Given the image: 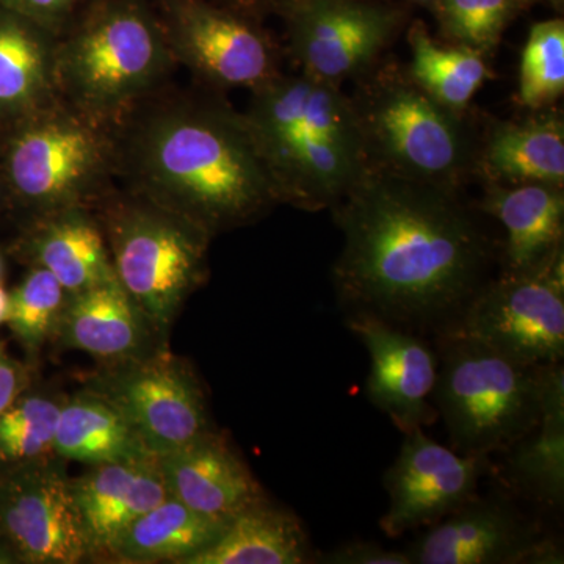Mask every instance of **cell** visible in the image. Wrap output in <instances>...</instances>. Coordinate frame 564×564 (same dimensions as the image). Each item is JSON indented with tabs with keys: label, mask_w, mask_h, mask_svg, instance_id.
I'll return each instance as SVG.
<instances>
[{
	"label": "cell",
	"mask_w": 564,
	"mask_h": 564,
	"mask_svg": "<svg viewBox=\"0 0 564 564\" xmlns=\"http://www.w3.org/2000/svg\"><path fill=\"white\" fill-rule=\"evenodd\" d=\"M162 3L170 51L207 84L256 90L282 74L280 51L258 21L210 0Z\"/></svg>",
	"instance_id": "12"
},
{
	"label": "cell",
	"mask_w": 564,
	"mask_h": 564,
	"mask_svg": "<svg viewBox=\"0 0 564 564\" xmlns=\"http://www.w3.org/2000/svg\"><path fill=\"white\" fill-rule=\"evenodd\" d=\"M433 400L462 455L489 456L527 436L541 413L543 366L511 361L462 333L436 337Z\"/></svg>",
	"instance_id": "5"
},
{
	"label": "cell",
	"mask_w": 564,
	"mask_h": 564,
	"mask_svg": "<svg viewBox=\"0 0 564 564\" xmlns=\"http://www.w3.org/2000/svg\"><path fill=\"white\" fill-rule=\"evenodd\" d=\"M404 436L383 481L389 508L380 525L389 538L441 521L477 496L481 478L491 469L489 456L458 454L423 429Z\"/></svg>",
	"instance_id": "14"
},
{
	"label": "cell",
	"mask_w": 564,
	"mask_h": 564,
	"mask_svg": "<svg viewBox=\"0 0 564 564\" xmlns=\"http://www.w3.org/2000/svg\"><path fill=\"white\" fill-rule=\"evenodd\" d=\"M87 388L120 411L155 458L214 432L202 383L192 367L166 348L106 366Z\"/></svg>",
	"instance_id": "10"
},
{
	"label": "cell",
	"mask_w": 564,
	"mask_h": 564,
	"mask_svg": "<svg viewBox=\"0 0 564 564\" xmlns=\"http://www.w3.org/2000/svg\"><path fill=\"white\" fill-rule=\"evenodd\" d=\"M106 228L117 281L166 337L206 278L210 234L148 198L111 210Z\"/></svg>",
	"instance_id": "6"
},
{
	"label": "cell",
	"mask_w": 564,
	"mask_h": 564,
	"mask_svg": "<svg viewBox=\"0 0 564 564\" xmlns=\"http://www.w3.org/2000/svg\"><path fill=\"white\" fill-rule=\"evenodd\" d=\"M564 93V21L536 22L530 28L518 77V104L524 111L556 107Z\"/></svg>",
	"instance_id": "31"
},
{
	"label": "cell",
	"mask_w": 564,
	"mask_h": 564,
	"mask_svg": "<svg viewBox=\"0 0 564 564\" xmlns=\"http://www.w3.org/2000/svg\"><path fill=\"white\" fill-rule=\"evenodd\" d=\"M348 96L369 169L456 193L474 180L477 118L434 101L393 55L352 82Z\"/></svg>",
	"instance_id": "4"
},
{
	"label": "cell",
	"mask_w": 564,
	"mask_h": 564,
	"mask_svg": "<svg viewBox=\"0 0 564 564\" xmlns=\"http://www.w3.org/2000/svg\"><path fill=\"white\" fill-rule=\"evenodd\" d=\"M278 17L300 73L343 88L391 54L408 28L406 7L383 0H292Z\"/></svg>",
	"instance_id": "9"
},
{
	"label": "cell",
	"mask_w": 564,
	"mask_h": 564,
	"mask_svg": "<svg viewBox=\"0 0 564 564\" xmlns=\"http://www.w3.org/2000/svg\"><path fill=\"white\" fill-rule=\"evenodd\" d=\"M82 0H0V7L35 22L46 31L61 25Z\"/></svg>",
	"instance_id": "34"
},
{
	"label": "cell",
	"mask_w": 564,
	"mask_h": 564,
	"mask_svg": "<svg viewBox=\"0 0 564 564\" xmlns=\"http://www.w3.org/2000/svg\"><path fill=\"white\" fill-rule=\"evenodd\" d=\"M477 209L502 226L500 273L529 272L564 248V187L484 185Z\"/></svg>",
	"instance_id": "21"
},
{
	"label": "cell",
	"mask_w": 564,
	"mask_h": 564,
	"mask_svg": "<svg viewBox=\"0 0 564 564\" xmlns=\"http://www.w3.org/2000/svg\"><path fill=\"white\" fill-rule=\"evenodd\" d=\"M452 332L525 366L562 362L564 248L529 272L491 278Z\"/></svg>",
	"instance_id": "8"
},
{
	"label": "cell",
	"mask_w": 564,
	"mask_h": 564,
	"mask_svg": "<svg viewBox=\"0 0 564 564\" xmlns=\"http://www.w3.org/2000/svg\"><path fill=\"white\" fill-rule=\"evenodd\" d=\"M68 296L54 274L41 267L10 293L7 323L29 351H39L57 337Z\"/></svg>",
	"instance_id": "32"
},
{
	"label": "cell",
	"mask_w": 564,
	"mask_h": 564,
	"mask_svg": "<svg viewBox=\"0 0 564 564\" xmlns=\"http://www.w3.org/2000/svg\"><path fill=\"white\" fill-rule=\"evenodd\" d=\"M165 339L117 280L69 295L55 337L63 347L88 352L104 366L144 358L166 348Z\"/></svg>",
	"instance_id": "20"
},
{
	"label": "cell",
	"mask_w": 564,
	"mask_h": 564,
	"mask_svg": "<svg viewBox=\"0 0 564 564\" xmlns=\"http://www.w3.org/2000/svg\"><path fill=\"white\" fill-rule=\"evenodd\" d=\"M413 564H551L562 551L503 500L474 496L406 549Z\"/></svg>",
	"instance_id": "15"
},
{
	"label": "cell",
	"mask_w": 564,
	"mask_h": 564,
	"mask_svg": "<svg viewBox=\"0 0 564 564\" xmlns=\"http://www.w3.org/2000/svg\"><path fill=\"white\" fill-rule=\"evenodd\" d=\"M0 534L20 562L90 560L73 478L58 456L18 464L0 478Z\"/></svg>",
	"instance_id": "11"
},
{
	"label": "cell",
	"mask_w": 564,
	"mask_h": 564,
	"mask_svg": "<svg viewBox=\"0 0 564 564\" xmlns=\"http://www.w3.org/2000/svg\"><path fill=\"white\" fill-rule=\"evenodd\" d=\"M158 462L170 496L223 524L267 499L242 456L215 430Z\"/></svg>",
	"instance_id": "18"
},
{
	"label": "cell",
	"mask_w": 564,
	"mask_h": 564,
	"mask_svg": "<svg viewBox=\"0 0 564 564\" xmlns=\"http://www.w3.org/2000/svg\"><path fill=\"white\" fill-rule=\"evenodd\" d=\"M329 210L344 237L333 284L347 315L436 339L491 280V240L459 193L369 169Z\"/></svg>",
	"instance_id": "1"
},
{
	"label": "cell",
	"mask_w": 564,
	"mask_h": 564,
	"mask_svg": "<svg viewBox=\"0 0 564 564\" xmlns=\"http://www.w3.org/2000/svg\"><path fill=\"white\" fill-rule=\"evenodd\" d=\"M29 245L32 261L68 295L117 280L101 229L79 207L47 215Z\"/></svg>",
	"instance_id": "23"
},
{
	"label": "cell",
	"mask_w": 564,
	"mask_h": 564,
	"mask_svg": "<svg viewBox=\"0 0 564 564\" xmlns=\"http://www.w3.org/2000/svg\"><path fill=\"white\" fill-rule=\"evenodd\" d=\"M161 22L133 0L95 7L55 57L58 77L82 109H117L147 90L169 61Z\"/></svg>",
	"instance_id": "7"
},
{
	"label": "cell",
	"mask_w": 564,
	"mask_h": 564,
	"mask_svg": "<svg viewBox=\"0 0 564 564\" xmlns=\"http://www.w3.org/2000/svg\"><path fill=\"white\" fill-rule=\"evenodd\" d=\"M524 7V0H434L430 9L444 43L467 47L491 61L508 25Z\"/></svg>",
	"instance_id": "30"
},
{
	"label": "cell",
	"mask_w": 564,
	"mask_h": 564,
	"mask_svg": "<svg viewBox=\"0 0 564 564\" xmlns=\"http://www.w3.org/2000/svg\"><path fill=\"white\" fill-rule=\"evenodd\" d=\"M532 2H534V0H524L525 6H527V3H532ZM551 2L560 3V6H562L563 0H551Z\"/></svg>",
	"instance_id": "39"
},
{
	"label": "cell",
	"mask_w": 564,
	"mask_h": 564,
	"mask_svg": "<svg viewBox=\"0 0 564 564\" xmlns=\"http://www.w3.org/2000/svg\"><path fill=\"white\" fill-rule=\"evenodd\" d=\"M10 311V293L0 285V325L7 323Z\"/></svg>",
	"instance_id": "37"
},
{
	"label": "cell",
	"mask_w": 564,
	"mask_h": 564,
	"mask_svg": "<svg viewBox=\"0 0 564 564\" xmlns=\"http://www.w3.org/2000/svg\"><path fill=\"white\" fill-rule=\"evenodd\" d=\"M408 43L411 62L404 66L411 79L447 109L473 111L475 96L494 79L489 58L467 47L440 43L422 21L411 22Z\"/></svg>",
	"instance_id": "27"
},
{
	"label": "cell",
	"mask_w": 564,
	"mask_h": 564,
	"mask_svg": "<svg viewBox=\"0 0 564 564\" xmlns=\"http://www.w3.org/2000/svg\"><path fill=\"white\" fill-rule=\"evenodd\" d=\"M511 451L508 474L536 502L564 500V372L562 362L543 366V402L536 425Z\"/></svg>",
	"instance_id": "24"
},
{
	"label": "cell",
	"mask_w": 564,
	"mask_h": 564,
	"mask_svg": "<svg viewBox=\"0 0 564 564\" xmlns=\"http://www.w3.org/2000/svg\"><path fill=\"white\" fill-rule=\"evenodd\" d=\"M73 489L90 560H109L126 529L170 497L158 458L88 466Z\"/></svg>",
	"instance_id": "19"
},
{
	"label": "cell",
	"mask_w": 564,
	"mask_h": 564,
	"mask_svg": "<svg viewBox=\"0 0 564 564\" xmlns=\"http://www.w3.org/2000/svg\"><path fill=\"white\" fill-rule=\"evenodd\" d=\"M148 199L215 234L258 220L280 193L243 115L184 107L148 122L135 150Z\"/></svg>",
	"instance_id": "2"
},
{
	"label": "cell",
	"mask_w": 564,
	"mask_h": 564,
	"mask_svg": "<svg viewBox=\"0 0 564 564\" xmlns=\"http://www.w3.org/2000/svg\"><path fill=\"white\" fill-rule=\"evenodd\" d=\"M104 159V141L90 124L68 115H46L11 140L7 172L21 199L51 215L79 207Z\"/></svg>",
	"instance_id": "13"
},
{
	"label": "cell",
	"mask_w": 564,
	"mask_h": 564,
	"mask_svg": "<svg viewBox=\"0 0 564 564\" xmlns=\"http://www.w3.org/2000/svg\"><path fill=\"white\" fill-rule=\"evenodd\" d=\"M474 180L564 187L563 111L551 107L508 120L477 117Z\"/></svg>",
	"instance_id": "17"
},
{
	"label": "cell",
	"mask_w": 564,
	"mask_h": 564,
	"mask_svg": "<svg viewBox=\"0 0 564 564\" xmlns=\"http://www.w3.org/2000/svg\"><path fill=\"white\" fill-rule=\"evenodd\" d=\"M28 386L24 367L0 348V414L17 402Z\"/></svg>",
	"instance_id": "35"
},
{
	"label": "cell",
	"mask_w": 564,
	"mask_h": 564,
	"mask_svg": "<svg viewBox=\"0 0 564 564\" xmlns=\"http://www.w3.org/2000/svg\"><path fill=\"white\" fill-rule=\"evenodd\" d=\"M281 204L332 209L369 170L350 96L304 74L274 77L252 90L243 115Z\"/></svg>",
	"instance_id": "3"
},
{
	"label": "cell",
	"mask_w": 564,
	"mask_h": 564,
	"mask_svg": "<svg viewBox=\"0 0 564 564\" xmlns=\"http://www.w3.org/2000/svg\"><path fill=\"white\" fill-rule=\"evenodd\" d=\"M383 2L414 3V6L432 7L434 0H383Z\"/></svg>",
	"instance_id": "38"
},
{
	"label": "cell",
	"mask_w": 564,
	"mask_h": 564,
	"mask_svg": "<svg viewBox=\"0 0 564 564\" xmlns=\"http://www.w3.org/2000/svg\"><path fill=\"white\" fill-rule=\"evenodd\" d=\"M54 454L63 462L87 466L155 458L120 411L91 389L66 397L58 415Z\"/></svg>",
	"instance_id": "25"
},
{
	"label": "cell",
	"mask_w": 564,
	"mask_h": 564,
	"mask_svg": "<svg viewBox=\"0 0 564 564\" xmlns=\"http://www.w3.org/2000/svg\"><path fill=\"white\" fill-rule=\"evenodd\" d=\"M322 564H413L406 551H393L370 541H352L315 555Z\"/></svg>",
	"instance_id": "33"
},
{
	"label": "cell",
	"mask_w": 564,
	"mask_h": 564,
	"mask_svg": "<svg viewBox=\"0 0 564 564\" xmlns=\"http://www.w3.org/2000/svg\"><path fill=\"white\" fill-rule=\"evenodd\" d=\"M217 6L236 11L250 20L259 21L267 14H278L292 0H210Z\"/></svg>",
	"instance_id": "36"
},
{
	"label": "cell",
	"mask_w": 564,
	"mask_h": 564,
	"mask_svg": "<svg viewBox=\"0 0 564 564\" xmlns=\"http://www.w3.org/2000/svg\"><path fill=\"white\" fill-rule=\"evenodd\" d=\"M46 29L0 7V110H29L54 77Z\"/></svg>",
	"instance_id": "28"
},
{
	"label": "cell",
	"mask_w": 564,
	"mask_h": 564,
	"mask_svg": "<svg viewBox=\"0 0 564 564\" xmlns=\"http://www.w3.org/2000/svg\"><path fill=\"white\" fill-rule=\"evenodd\" d=\"M315 555L302 521L267 497L229 521L188 564H306L315 563Z\"/></svg>",
	"instance_id": "22"
},
{
	"label": "cell",
	"mask_w": 564,
	"mask_h": 564,
	"mask_svg": "<svg viewBox=\"0 0 564 564\" xmlns=\"http://www.w3.org/2000/svg\"><path fill=\"white\" fill-rule=\"evenodd\" d=\"M226 525L170 496L126 529L109 558L131 564H188L221 536Z\"/></svg>",
	"instance_id": "26"
},
{
	"label": "cell",
	"mask_w": 564,
	"mask_h": 564,
	"mask_svg": "<svg viewBox=\"0 0 564 564\" xmlns=\"http://www.w3.org/2000/svg\"><path fill=\"white\" fill-rule=\"evenodd\" d=\"M347 325L369 351L367 399L404 434L436 421L437 352L425 337L373 315H347Z\"/></svg>",
	"instance_id": "16"
},
{
	"label": "cell",
	"mask_w": 564,
	"mask_h": 564,
	"mask_svg": "<svg viewBox=\"0 0 564 564\" xmlns=\"http://www.w3.org/2000/svg\"><path fill=\"white\" fill-rule=\"evenodd\" d=\"M63 402L65 399L54 393H22L7 408L0 414V462L18 466L55 456V432Z\"/></svg>",
	"instance_id": "29"
}]
</instances>
